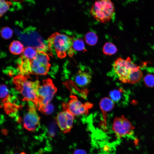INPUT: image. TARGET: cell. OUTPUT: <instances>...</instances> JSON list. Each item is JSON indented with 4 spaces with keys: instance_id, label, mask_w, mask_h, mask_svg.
Returning <instances> with one entry per match:
<instances>
[{
    "instance_id": "cell-19",
    "label": "cell",
    "mask_w": 154,
    "mask_h": 154,
    "mask_svg": "<svg viewBox=\"0 0 154 154\" xmlns=\"http://www.w3.org/2000/svg\"><path fill=\"white\" fill-rule=\"evenodd\" d=\"M38 109L39 111L45 115L52 114L54 110L53 105L50 103L39 107Z\"/></svg>"
},
{
    "instance_id": "cell-24",
    "label": "cell",
    "mask_w": 154,
    "mask_h": 154,
    "mask_svg": "<svg viewBox=\"0 0 154 154\" xmlns=\"http://www.w3.org/2000/svg\"><path fill=\"white\" fill-rule=\"evenodd\" d=\"M73 154H87V153L83 149H76L74 151Z\"/></svg>"
},
{
    "instance_id": "cell-8",
    "label": "cell",
    "mask_w": 154,
    "mask_h": 154,
    "mask_svg": "<svg viewBox=\"0 0 154 154\" xmlns=\"http://www.w3.org/2000/svg\"><path fill=\"white\" fill-rule=\"evenodd\" d=\"M93 105L88 102L84 104L82 103L76 96L72 95L68 102L66 104L63 103L62 106L63 110L68 111L74 116H76L88 114L89 110Z\"/></svg>"
},
{
    "instance_id": "cell-15",
    "label": "cell",
    "mask_w": 154,
    "mask_h": 154,
    "mask_svg": "<svg viewBox=\"0 0 154 154\" xmlns=\"http://www.w3.org/2000/svg\"><path fill=\"white\" fill-rule=\"evenodd\" d=\"M0 98L3 104H5L11 99L9 91L7 86L5 84L0 85Z\"/></svg>"
},
{
    "instance_id": "cell-1",
    "label": "cell",
    "mask_w": 154,
    "mask_h": 154,
    "mask_svg": "<svg viewBox=\"0 0 154 154\" xmlns=\"http://www.w3.org/2000/svg\"><path fill=\"white\" fill-rule=\"evenodd\" d=\"M73 40L65 34L55 32L48 38V48L51 54H56L59 58H64L67 54L71 57L74 52L72 47Z\"/></svg>"
},
{
    "instance_id": "cell-5",
    "label": "cell",
    "mask_w": 154,
    "mask_h": 154,
    "mask_svg": "<svg viewBox=\"0 0 154 154\" xmlns=\"http://www.w3.org/2000/svg\"><path fill=\"white\" fill-rule=\"evenodd\" d=\"M57 90L52 80L49 78L44 80L38 89L36 106L38 108L49 103Z\"/></svg>"
},
{
    "instance_id": "cell-4",
    "label": "cell",
    "mask_w": 154,
    "mask_h": 154,
    "mask_svg": "<svg viewBox=\"0 0 154 154\" xmlns=\"http://www.w3.org/2000/svg\"><path fill=\"white\" fill-rule=\"evenodd\" d=\"M138 66L132 62L129 57L126 59L119 57L114 61L113 69L119 80L124 83H128L131 74Z\"/></svg>"
},
{
    "instance_id": "cell-17",
    "label": "cell",
    "mask_w": 154,
    "mask_h": 154,
    "mask_svg": "<svg viewBox=\"0 0 154 154\" xmlns=\"http://www.w3.org/2000/svg\"><path fill=\"white\" fill-rule=\"evenodd\" d=\"M84 39L87 44L90 46H93L97 43L98 37L95 33L90 31L85 35Z\"/></svg>"
},
{
    "instance_id": "cell-14",
    "label": "cell",
    "mask_w": 154,
    "mask_h": 154,
    "mask_svg": "<svg viewBox=\"0 0 154 154\" xmlns=\"http://www.w3.org/2000/svg\"><path fill=\"white\" fill-rule=\"evenodd\" d=\"M125 92L123 89L120 88L111 91L109 94L110 98L114 102L118 103L125 95Z\"/></svg>"
},
{
    "instance_id": "cell-25",
    "label": "cell",
    "mask_w": 154,
    "mask_h": 154,
    "mask_svg": "<svg viewBox=\"0 0 154 154\" xmlns=\"http://www.w3.org/2000/svg\"><path fill=\"white\" fill-rule=\"evenodd\" d=\"M20 154H26V153L24 152H22L20 153Z\"/></svg>"
},
{
    "instance_id": "cell-7",
    "label": "cell",
    "mask_w": 154,
    "mask_h": 154,
    "mask_svg": "<svg viewBox=\"0 0 154 154\" xmlns=\"http://www.w3.org/2000/svg\"><path fill=\"white\" fill-rule=\"evenodd\" d=\"M112 129L117 138L133 137L134 127L129 120L123 116L114 119Z\"/></svg>"
},
{
    "instance_id": "cell-6",
    "label": "cell",
    "mask_w": 154,
    "mask_h": 154,
    "mask_svg": "<svg viewBox=\"0 0 154 154\" xmlns=\"http://www.w3.org/2000/svg\"><path fill=\"white\" fill-rule=\"evenodd\" d=\"M49 61L48 54L43 50L38 49L37 55L31 63V74L41 75L47 74L50 66Z\"/></svg>"
},
{
    "instance_id": "cell-9",
    "label": "cell",
    "mask_w": 154,
    "mask_h": 154,
    "mask_svg": "<svg viewBox=\"0 0 154 154\" xmlns=\"http://www.w3.org/2000/svg\"><path fill=\"white\" fill-rule=\"evenodd\" d=\"M35 106L34 102L28 101L27 111L24 116L23 126L29 131H37L40 126V117L37 112Z\"/></svg>"
},
{
    "instance_id": "cell-13",
    "label": "cell",
    "mask_w": 154,
    "mask_h": 154,
    "mask_svg": "<svg viewBox=\"0 0 154 154\" xmlns=\"http://www.w3.org/2000/svg\"><path fill=\"white\" fill-rule=\"evenodd\" d=\"M23 45L19 41L14 40L9 46L10 52L14 55H19L23 52L24 50Z\"/></svg>"
},
{
    "instance_id": "cell-11",
    "label": "cell",
    "mask_w": 154,
    "mask_h": 154,
    "mask_svg": "<svg viewBox=\"0 0 154 154\" xmlns=\"http://www.w3.org/2000/svg\"><path fill=\"white\" fill-rule=\"evenodd\" d=\"M92 77V75L89 72L79 69L74 76L75 82L80 87H85L90 83Z\"/></svg>"
},
{
    "instance_id": "cell-16",
    "label": "cell",
    "mask_w": 154,
    "mask_h": 154,
    "mask_svg": "<svg viewBox=\"0 0 154 154\" xmlns=\"http://www.w3.org/2000/svg\"><path fill=\"white\" fill-rule=\"evenodd\" d=\"M117 51L115 45L112 42H107L104 45L103 53L106 55H112L115 54Z\"/></svg>"
},
{
    "instance_id": "cell-18",
    "label": "cell",
    "mask_w": 154,
    "mask_h": 154,
    "mask_svg": "<svg viewBox=\"0 0 154 154\" xmlns=\"http://www.w3.org/2000/svg\"><path fill=\"white\" fill-rule=\"evenodd\" d=\"M72 47L74 51H86L84 42L81 38L74 39Z\"/></svg>"
},
{
    "instance_id": "cell-3",
    "label": "cell",
    "mask_w": 154,
    "mask_h": 154,
    "mask_svg": "<svg viewBox=\"0 0 154 154\" xmlns=\"http://www.w3.org/2000/svg\"><path fill=\"white\" fill-rule=\"evenodd\" d=\"M90 13L96 20L105 24L113 17L115 13L114 6L111 0H97L91 7Z\"/></svg>"
},
{
    "instance_id": "cell-23",
    "label": "cell",
    "mask_w": 154,
    "mask_h": 154,
    "mask_svg": "<svg viewBox=\"0 0 154 154\" xmlns=\"http://www.w3.org/2000/svg\"><path fill=\"white\" fill-rule=\"evenodd\" d=\"M56 126L55 123L52 122L49 126L48 133L49 135L51 137L54 136L56 133Z\"/></svg>"
},
{
    "instance_id": "cell-26",
    "label": "cell",
    "mask_w": 154,
    "mask_h": 154,
    "mask_svg": "<svg viewBox=\"0 0 154 154\" xmlns=\"http://www.w3.org/2000/svg\"><path fill=\"white\" fill-rule=\"evenodd\" d=\"M18 154V153H14V154Z\"/></svg>"
},
{
    "instance_id": "cell-20",
    "label": "cell",
    "mask_w": 154,
    "mask_h": 154,
    "mask_svg": "<svg viewBox=\"0 0 154 154\" xmlns=\"http://www.w3.org/2000/svg\"><path fill=\"white\" fill-rule=\"evenodd\" d=\"M0 17H1L9 9V6L11 4L10 1H6L5 0H0Z\"/></svg>"
},
{
    "instance_id": "cell-12",
    "label": "cell",
    "mask_w": 154,
    "mask_h": 154,
    "mask_svg": "<svg viewBox=\"0 0 154 154\" xmlns=\"http://www.w3.org/2000/svg\"><path fill=\"white\" fill-rule=\"evenodd\" d=\"M99 106L102 112L103 122L104 126L106 125L107 113L111 111L114 106V102L108 97H104L100 100Z\"/></svg>"
},
{
    "instance_id": "cell-10",
    "label": "cell",
    "mask_w": 154,
    "mask_h": 154,
    "mask_svg": "<svg viewBox=\"0 0 154 154\" xmlns=\"http://www.w3.org/2000/svg\"><path fill=\"white\" fill-rule=\"evenodd\" d=\"M74 116L67 110L59 113L56 118L57 123L64 133L69 132L73 126Z\"/></svg>"
},
{
    "instance_id": "cell-21",
    "label": "cell",
    "mask_w": 154,
    "mask_h": 154,
    "mask_svg": "<svg viewBox=\"0 0 154 154\" xmlns=\"http://www.w3.org/2000/svg\"><path fill=\"white\" fill-rule=\"evenodd\" d=\"M143 80L145 85L147 87H154V75L151 74H147L144 77Z\"/></svg>"
},
{
    "instance_id": "cell-22",
    "label": "cell",
    "mask_w": 154,
    "mask_h": 154,
    "mask_svg": "<svg viewBox=\"0 0 154 154\" xmlns=\"http://www.w3.org/2000/svg\"><path fill=\"white\" fill-rule=\"evenodd\" d=\"M13 31L10 28L5 27L2 28L1 31V35L2 37L5 39L10 38L13 35Z\"/></svg>"
},
{
    "instance_id": "cell-2",
    "label": "cell",
    "mask_w": 154,
    "mask_h": 154,
    "mask_svg": "<svg viewBox=\"0 0 154 154\" xmlns=\"http://www.w3.org/2000/svg\"><path fill=\"white\" fill-rule=\"evenodd\" d=\"M13 82L16 90L23 97V101H31L35 104L40 85L38 80H32L29 75H19L13 78Z\"/></svg>"
}]
</instances>
